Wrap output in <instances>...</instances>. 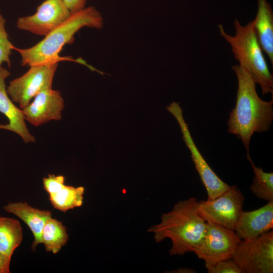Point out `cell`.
I'll return each mask as SVG.
<instances>
[{
    "label": "cell",
    "instance_id": "6da1fadb",
    "mask_svg": "<svg viewBox=\"0 0 273 273\" xmlns=\"http://www.w3.org/2000/svg\"><path fill=\"white\" fill-rule=\"evenodd\" d=\"M232 69L236 74L238 90L236 105L228 121L229 133L236 135L243 142L250 156V142L254 133L269 130L273 119V99L262 100L256 90V83L248 70L241 65Z\"/></svg>",
    "mask_w": 273,
    "mask_h": 273
},
{
    "label": "cell",
    "instance_id": "7a4b0ae2",
    "mask_svg": "<svg viewBox=\"0 0 273 273\" xmlns=\"http://www.w3.org/2000/svg\"><path fill=\"white\" fill-rule=\"evenodd\" d=\"M103 26V18L100 12L93 6L85 7L75 13H71L69 17L58 26L44 38L34 46L27 49L13 47L21 57L22 66L72 61L86 66L92 71H98L82 59H74L62 57L59 53L66 44L73 42L75 33L79 29L87 27L101 29Z\"/></svg>",
    "mask_w": 273,
    "mask_h": 273
},
{
    "label": "cell",
    "instance_id": "3957f363",
    "mask_svg": "<svg viewBox=\"0 0 273 273\" xmlns=\"http://www.w3.org/2000/svg\"><path fill=\"white\" fill-rule=\"evenodd\" d=\"M197 203L194 197L179 201L171 211L162 215L160 223L149 230L157 243L166 238L171 240L170 255L193 252L202 240L206 222L198 212Z\"/></svg>",
    "mask_w": 273,
    "mask_h": 273
},
{
    "label": "cell",
    "instance_id": "277c9868",
    "mask_svg": "<svg viewBox=\"0 0 273 273\" xmlns=\"http://www.w3.org/2000/svg\"><path fill=\"white\" fill-rule=\"evenodd\" d=\"M235 36L226 33L222 25H218L221 35L232 47L235 58L252 75L256 83L260 85L262 94H273V75L269 71L263 51L254 29V20L243 26L235 19Z\"/></svg>",
    "mask_w": 273,
    "mask_h": 273
},
{
    "label": "cell",
    "instance_id": "5b68a950",
    "mask_svg": "<svg viewBox=\"0 0 273 273\" xmlns=\"http://www.w3.org/2000/svg\"><path fill=\"white\" fill-rule=\"evenodd\" d=\"M58 65V62L32 65L24 74L11 81L7 92L12 101L23 109L41 91L52 88Z\"/></svg>",
    "mask_w": 273,
    "mask_h": 273
},
{
    "label": "cell",
    "instance_id": "8992f818",
    "mask_svg": "<svg viewBox=\"0 0 273 273\" xmlns=\"http://www.w3.org/2000/svg\"><path fill=\"white\" fill-rule=\"evenodd\" d=\"M242 273L273 272V231L241 240L232 257Z\"/></svg>",
    "mask_w": 273,
    "mask_h": 273
},
{
    "label": "cell",
    "instance_id": "52a82bcc",
    "mask_svg": "<svg viewBox=\"0 0 273 273\" xmlns=\"http://www.w3.org/2000/svg\"><path fill=\"white\" fill-rule=\"evenodd\" d=\"M244 201L241 191L236 186H232L214 199L198 201V212L206 222L234 231Z\"/></svg>",
    "mask_w": 273,
    "mask_h": 273
},
{
    "label": "cell",
    "instance_id": "ba28073f",
    "mask_svg": "<svg viewBox=\"0 0 273 273\" xmlns=\"http://www.w3.org/2000/svg\"><path fill=\"white\" fill-rule=\"evenodd\" d=\"M241 240L234 231L206 222L204 237L193 252L207 266L232 258Z\"/></svg>",
    "mask_w": 273,
    "mask_h": 273
},
{
    "label": "cell",
    "instance_id": "9c48e42d",
    "mask_svg": "<svg viewBox=\"0 0 273 273\" xmlns=\"http://www.w3.org/2000/svg\"><path fill=\"white\" fill-rule=\"evenodd\" d=\"M177 120L183 140L189 148L195 168L207 192L208 199H214L228 190L230 186L222 180L212 169L197 148L184 119L179 103L172 102L167 108Z\"/></svg>",
    "mask_w": 273,
    "mask_h": 273
},
{
    "label": "cell",
    "instance_id": "30bf717a",
    "mask_svg": "<svg viewBox=\"0 0 273 273\" xmlns=\"http://www.w3.org/2000/svg\"><path fill=\"white\" fill-rule=\"evenodd\" d=\"M70 15L62 0H44L37 7L34 14L19 18L16 25L21 30L46 36Z\"/></svg>",
    "mask_w": 273,
    "mask_h": 273
},
{
    "label": "cell",
    "instance_id": "8fae6325",
    "mask_svg": "<svg viewBox=\"0 0 273 273\" xmlns=\"http://www.w3.org/2000/svg\"><path fill=\"white\" fill-rule=\"evenodd\" d=\"M64 99L59 90L51 88L39 93L22 109L25 120L35 126L62 119Z\"/></svg>",
    "mask_w": 273,
    "mask_h": 273
},
{
    "label": "cell",
    "instance_id": "7c38bea8",
    "mask_svg": "<svg viewBox=\"0 0 273 273\" xmlns=\"http://www.w3.org/2000/svg\"><path fill=\"white\" fill-rule=\"evenodd\" d=\"M11 74L0 66V112L9 120L7 124H0V129L12 131L19 135L25 143L35 142V137L29 130L22 109L18 108L7 92L5 80Z\"/></svg>",
    "mask_w": 273,
    "mask_h": 273
},
{
    "label": "cell",
    "instance_id": "4fadbf2b",
    "mask_svg": "<svg viewBox=\"0 0 273 273\" xmlns=\"http://www.w3.org/2000/svg\"><path fill=\"white\" fill-rule=\"evenodd\" d=\"M273 228V201L257 209L242 210L234 231L241 240L257 238Z\"/></svg>",
    "mask_w": 273,
    "mask_h": 273
},
{
    "label": "cell",
    "instance_id": "5bb4252c",
    "mask_svg": "<svg viewBox=\"0 0 273 273\" xmlns=\"http://www.w3.org/2000/svg\"><path fill=\"white\" fill-rule=\"evenodd\" d=\"M4 209L12 213L23 220L32 232L34 237L31 249L35 251L41 243V233L47 221L52 217V212L48 210H40L30 206L26 202L9 203Z\"/></svg>",
    "mask_w": 273,
    "mask_h": 273
},
{
    "label": "cell",
    "instance_id": "9a60e30c",
    "mask_svg": "<svg viewBox=\"0 0 273 273\" xmlns=\"http://www.w3.org/2000/svg\"><path fill=\"white\" fill-rule=\"evenodd\" d=\"M257 13L254 21V29L262 48L273 64V12L266 0H257Z\"/></svg>",
    "mask_w": 273,
    "mask_h": 273
},
{
    "label": "cell",
    "instance_id": "2e32d148",
    "mask_svg": "<svg viewBox=\"0 0 273 273\" xmlns=\"http://www.w3.org/2000/svg\"><path fill=\"white\" fill-rule=\"evenodd\" d=\"M23 229L16 219L0 216V252L11 258L23 240Z\"/></svg>",
    "mask_w": 273,
    "mask_h": 273
},
{
    "label": "cell",
    "instance_id": "e0dca14e",
    "mask_svg": "<svg viewBox=\"0 0 273 273\" xmlns=\"http://www.w3.org/2000/svg\"><path fill=\"white\" fill-rule=\"evenodd\" d=\"M68 238L62 222L52 217L47 221L41 233V243L47 251L57 254L66 244Z\"/></svg>",
    "mask_w": 273,
    "mask_h": 273
},
{
    "label": "cell",
    "instance_id": "ac0fdd59",
    "mask_svg": "<svg viewBox=\"0 0 273 273\" xmlns=\"http://www.w3.org/2000/svg\"><path fill=\"white\" fill-rule=\"evenodd\" d=\"M84 188L64 185L56 193L49 195V200L54 208L62 212L82 206Z\"/></svg>",
    "mask_w": 273,
    "mask_h": 273
},
{
    "label": "cell",
    "instance_id": "d6986e66",
    "mask_svg": "<svg viewBox=\"0 0 273 273\" xmlns=\"http://www.w3.org/2000/svg\"><path fill=\"white\" fill-rule=\"evenodd\" d=\"M253 170L254 177L250 186L252 193L258 199L273 201V173L266 172L253 162L250 156L247 157Z\"/></svg>",
    "mask_w": 273,
    "mask_h": 273
},
{
    "label": "cell",
    "instance_id": "ffe728a7",
    "mask_svg": "<svg viewBox=\"0 0 273 273\" xmlns=\"http://www.w3.org/2000/svg\"><path fill=\"white\" fill-rule=\"evenodd\" d=\"M6 19L0 12V66L6 62L9 68L11 66L10 56L14 46L8 38V35L5 29Z\"/></svg>",
    "mask_w": 273,
    "mask_h": 273
},
{
    "label": "cell",
    "instance_id": "44dd1931",
    "mask_svg": "<svg viewBox=\"0 0 273 273\" xmlns=\"http://www.w3.org/2000/svg\"><path fill=\"white\" fill-rule=\"evenodd\" d=\"M206 268L208 273H242L240 266L232 258L219 261Z\"/></svg>",
    "mask_w": 273,
    "mask_h": 273
},
{
    "label": "cell",
    "instance_id": "7402d4cb",
    "mask_svg": "<svg viewBox=\"0 0 273 273\" xmlns=\"http://www.w3.org/2000/svg\"><path fill=\"white\" fill-rule=\"evenodd\" d=\"M42 184L49 195L54 194L65 185V177L62 175L49 174L47 177H43Z\"/></svg>",
    "mask_w": 273,
    "mask_h": 273
},
{
    "label": "cell",
    "instance_id": "603a6c76",
    "mask_svg": "<svg viewBox=\"0 0 273 273\" xmlns=\"http://www.w3.org/2000/svg\"><path fill=\"white\" fill-rule=\"evenodd\" d=\"M71 13H75L85 7L86 0H62Z\"/></svg>",
    "mask_w": 273,
    "mask_h": 273
},
{
    "label": "cell",
    "instance_id": "cb8c5ba5",
    "mask_svg": "<svg viewBox=\"0 0 273 273\" xmlns=\"http://www.w3.org/2000/svg\"><path fill=\"white\" fill-rule=\"evenodd\" d=\"M11 258L0 252V273H10Z\"/></svg>",
    "mask_w": 273,
    "mask_h": 273
}]
</instances>
